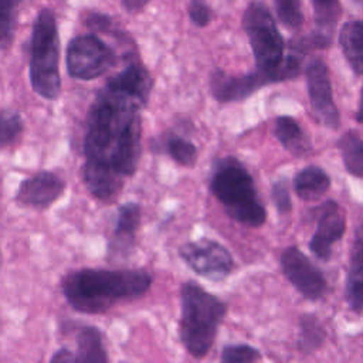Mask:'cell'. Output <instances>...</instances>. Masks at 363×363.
I'll return each mask as SVG.
<instances>
[{"instance_id": "obj_1", "label": "cell", "mask_w": 363, "mask_h": 363, "mask_svg": "<svg viewBox=\"0 0 363 363\" xmlns=\"http://www.w3.org/2000/svg\"><path fill=\"white\" fill-rule=\"evenodd\" d=\"M153 77L138 48L125 52V65L96 91L82 135V184L102 201L113 200L132 177L142 155V112L153 89Z\"/></svg>"}, {"instance_id": "obj_2", "label": "cell", "mask_w": 363, "mask_h": 363, "mask_svg": "<svg viewBox=\"0 0 363 363\" xmlns=\"http://www.w3.org/2000/svg\"><path fill=\"white\" fill-rule=\"evenodd\" d=\"M153 277L142 268H78L60 281L67 303L78 313L101 315L115 305L142 298Z\"/></svg>"}, {"instance_id": "obj_3", "label": "cell", "mask_w": 363, "mask_h": 363, "mask_svg": "<svg viewBox=\"0 0 363 363\" xmlns=\"http://www.w3.org/2000/svg\"><path fill=\"white\" fill-rule=\"evenodd\" d=\"M241 27L254 55V69L269 77L274 84L301 74L303 52L289 45L291 50L285 54V41L265 3L251 0L242 13Z\"/></svg>"}, {"instance_id": "obj_4", "label": "cell", "mask_w": 363, "mask_h": 363, "mask_svg": "<svg viewBox=\"0 0 363 363\" xmlns=\"http://www.w3.org/2000/svg\"><path fill=\"white\" fill-rule=\"evenodd\" d=\"M208 190L235 223L250 228L265 224L267 208L259 199L255 182L244 163L235 156H223L213 160Z\"/></svg>"}, {"instance_id": "obj_5", "label": "cell", "mask_w": 363, "mask_h": 363, "mask_svg": "<svg viewBox=\"0 0 363 363\" xmlns=\"http://www.w3.org/2000/svg\"><path fill=\"white\" fill-rule=\"evenodd\" d=\"M227 303L194 281L180 285L179 339L194 359H203L214 345Z\"/></svg>"}, {"instance_id": "obj_6", "label": "cell", "mask_w": 363, "mask_h": 363, "mask_svg": "<svg viewBox=\"0 0 363 363\" xmlns=\"http://www.w3.org/2000/svg\"><path fill=\"white\" fill-rule=\"evenodd\" d=\"M28 81L31 89L45 101L61 95V41L55 13L43 7L37 11L28 38Z\"/></svg>"}, {"instance_id": "obj_7", "label": "cell", "mask_w": 363, "mask_h": 363, "mask_svg": "<svg viewBox=\"0 0 363 363\" xmlns=\"http://www.w3.org/2000/svg\"><path fill=\"white\" fill-rule=\"evenodd\" d=\"M118 62L116 51L96 33L72 37L65 50V68L72 79L94 81Z\"/></svg>"}, {"instance_id": "obj_8", "label": "cell", "mask_w": 363, "mask_h": 363, "mask_svg": "<svg viewBox=\"0 0 363 363\" xmlns=\"http://www.w3.org/2000/svg\"><path fill=\"white\" fill-rule=\"evenodd\" d=\"M177 254L194 274L213 282H221L228 278L235 267L228 248L207 237L183 242Z\"/></svg>"}, {"instance_id": "obj_9", "label": "cell", "mask_w": 363, "mask_h": 363, "mask_svg": "<svg viewBox=\"0 0 363 363\" xmlns=\"http://www.w3.org/2000/svg\"><path fill=\"white\" fill-rule=\"evenodd\" d=\"M306 89L313 118L323 126L336 130L340 125V112L333 98L328 65L320 58H312L305 67Z\"/></svg>"}, {"instance_id": "obj_10", "label": "cell", "mask_w": 363, "mask_h": 363, "mask_svg": "<svg viewBox=\"0 0 363 363\" xmlns=\"http://www.w3.org/2000/svg\"><path fill=\"white\" fill-rule=\"evenodd\" d=\"M279 267L286 281L308 301H319L328 291L323 272L299 250L289 245L279 255Z\"/></svg>"}, {"instance_id": "obj_11", "label": "cell", "mask_w": 363, "mask_h": 363, "mask_svg": "<svg viewBox=\"0 0 363 363\" xmlns=\"http://www.w3.org/2000/svg\"><path fill=\"white\" fill-rule=\"evenodd\" d=\"M313 211L316 227L308 247L316 259L326 262L332 257L333 245L346 233V214L336 200H326Z\"/></svg>"}, {"instance_id": "obj_12", "label": "cell", "mask_w": 363, "mask_h": 363, "mask_svg": "<svg viewBox=\"0 0 363 363\" xmlns=\"http://www.w3.org/2000/svg\"><path fill=\"white\" fill-rule=\"evenodd\" d=\"M269 84H274L272 79L257 69L233 75L221 68H214L208 78L210 95L220 104L245 101L258 89Z\"/></svg>"}, {"instance_id": "obj_13", "label": "cell", "mask_w": 363, "mask_h": 363, "mask_svg": "<svg viewBox=\"0 0 363 363\" xmlns=\"http://www.w3.org/2000/svg\"><path fill=\"white\" fill-rule=\"evenodd\" d=\"M65 189L67 182L60 174L40 170L20 182L14 200L23 207L47 210L64 196Z\"/></svg>"}, {"instance_id": "obj_14", "label": "cell", "mask_w": 363, "mask_h": 363, "mask_svg": "<svg viewBox=\"0 0 363 363\" xmlns=\"http://www.w3.org/2000/svg\"><path fill=\"white\" fill-rule=\"evenodd\" d=\"M142 221V207L136 201L122 203L116 210L112 237L108 244L111 261L128 258L135 247L136 233Z\"/></svg>"}, {"instance_id": "obj_15", "label": "cell", "mask_w": 363, "mask_h": 363, "mask_svg": "<svg viewBox=\"0 0 363 363\" xmlns=\"http://www.w3.org/2000/svg\"><path fill=\"white\" fill-rule=\"evenodd\" d=\"M315 13V30L311 35L294 43L303 52L309 48H328L340 14L339 0H311Z\"/></svg>"}, {"instance_id": "obj_16", "label": "cell", "mask_w": 363, "mask_h": 363, "mask_svg": "<svg viewBox=\"0 0 363 363\" xmlns=\"http://www.w3.org/2000/svg\"><path fill=\"white\" fill-rule=\"evenodd\" d=\"M345 299L353 313L360 315L363 312V221L356 227L350 245Z\"/></svg>"}, {"instance_id": "obj_17", "label": "cell", "mask_w": 363, "mask_h": 363, "mask_svg": "<svg viewBox=\"0 0 363 363\" xmlns=\"http://www.w3.org/2000/svg\"><path fill=\"white\" fill-rule=\"evenodd\" d=\"M149 147L153 153L164 155L183 167H193L199 157L197 146L174 130H167L156 136L150 140Z\"/></svg>"}, {"instance_id": "obj_18", "label": "cell", "mask_w": 363, "mask_h": 363, "mask_svg": "<svg viewBox=\"0 0 363 363\" xmlns=\"http://www.w3.org/2000/svg\"><path fill=\"white\" fill-rule=\"evenodd\" d=\"M272 133L278 143L295 157H306L312 153V142L299 122L288 115L275 119Z\"/></svg>"}, {"instance_id": "obj_19", "label": "cell", "mask_w": 363, "mask_h": 363, "mask_svg": "<svg viewBox=\"0 0 363 363\" xmlns=\"http://www.w3.org/2000/svg\"><path fill=\"white\" fill-rule=\"evenodd\" d=\"M295 194L303 201H313L330 189V176L316 164L302 167L292 179Z\"/></svg>"}, {"instance_id": "obj_20", "label": "cell", "mask_w": 363, "mask_h": 363, "mask_svg": "<svg viewBox=\"0 0 363 363\" xmlns=\"http://www.w3.org/2000/svg\"><path fill=\"white\" fill-rule=\"evenodd\" d=\"M339 45L352 71L363 75V20H349L342 26Z\"/></svg>"}, {"instance_id": "obj_21", "label": "cell", "mask_w": 363, "mask_h": 363, "mask_svg": "<svg viewBox=\"0 0 363 363\" xmlns=\"http://www.w3.org/2000/svg\"><path fill=\"white\" fill-rule=\"evenodd\" d=\"M77 363H106L108 352L104 343V336L99 328L85 325L77 332Z\"/></svg>"}, {"instance_id": "obj_22", "label": "cell", "mask_w": 363, "mask_h": 363, "mask_svg": "<svg viewBox=\"0 0 363 363\" xmlns=\"http://www.w3.org/2000/svg\"><path fill=\"white\" fill-rule=\"evenodd\" d=\"M337 149L346 172L363 179V139L356 130H346L337 140Z\"/></svg>"}, {"instance_id": "obj_23", "label": "cell", "mask_w": 363, "mask_h": 363, "mask_svg": "<svg viewBox=\"0 0 363 363\" xmlns=\"http://www.w3.org/2000/svg\"><path fill=\"white\" fill-rule=\"evenodd\" d=\"M326 340V330L320 320L311 313H305L299 319L296 347L303 354L315 353Z\"/></svg>"}, {"instance_id": "obj_24", "label": "cell", "mask_w": 363, "mask_h": 363, "mask_svg": "<svg viewBox=\"0 0 363 363\" xmlns=\"http://www.w3.org/2000/svg\"><path fill=\"white\" fill-rule=\"evenodd\" d=\"M23 0H0V51H9L13 45L18 11Z\"/></svg>"}, {"instance_id": "obj_25", "label": "cell", "mask_w": 363, "mask_h": 363, "mask_svg": "<svg viewBox=\"0 0 363 363\" xmlns=\"http://www.w3.org/2000/svg\"><path fill=\"white\" fill-rule=\"evenodd\" d=\"M24 130L21 113L13 108L0 111V150L11 149L17 145Z\"/></svg>"}, {"instance_id": "obj_26", "label": "cell", "mask_w": 363, "mask_h": 363, "mask_svg": "<svg viewBox=\"0 0 363 363\" xmlns=\"http://www.w3.org/2000/svg\"><path fill=\"white\" fill-rule=\"evenodd\" d=\"M274 9L279 21L289 30H298L302 27V0H274Z\"/></svg>"}, {"instance_id": "obj_27", "label": "cell", "mask_w": 363, "mask_h": 363, "mask_svg": "<svg viewBox=\"0 0 363 363\" xmlns=\"http://www.w3.org/2000/svg\"><path fill=\"white\" fill-rule=\"evenodd\" d=\"M262 359L261 352L245 343H237V345H225L221 350L220 360L223 363H252Z\"/></svg>"}, {"instance_id": "obj_28", "label": "cell", "mask_w": 363, "mask_h": 363, "mask_svg": "<svg viewBox=\"0 0 363 363\" xmlns=\"http://www.w3.org/2000/svg\"><path fill=\"white\" fill-rule=\"evenodd\" d=\"M187 17L194 27H207L214 17L213 9L206 0H187Z\"/></svg>"}, {"instance_id": "obj_29", "label": "cell", "mask_w": 363, "mask_h": 363, "mask_svg": "<svg viewBox=\"0 0 363 363\" xmlns=\"http://www.w3.org/2000/svg\"><path fill=\"white\" fill-rule=\"evenodd\" d=\"M271 199L279 214H289L292 211V199L289 184L285 177L275 180L271 186Z\"/></svg>"}, {"instance_id": "obj_30", "label": "cell", "mask_w": 363, "mask_h": 363, "mask_svg": "<svg viewBox=\"0 0 363 363\" xmlns=\"http://www.w3.org/2000/svg\"><path fill=\"white\" fill-rule=\"evenodd\" d=\"M50 362H52V363H77L75 362V352H72L71 349H68L65 346L60 347L51 354Z\"/></svg>"}, {"instance_id": "obj_31", "label": "cell", "mask_w": 363, "mask_h": 363, "mask_svg": "<svg viewBox=\"0 0 363 363\" xmlns=\"http://www.w3.org/2000/svg\"><path fill=\"white\" fill-rule=\"evenodd\" d=\"M150 1L152 0H121V6L128 14H139Z\"/></svg>"}, {"instance_id": "obj_32", "label": "cell", "mask_w": 363, "mask_h": 363, "mask_svg": "<svg viewBox=\"0 0 363 363\" xmlns=\"http://www.w3.org/2000/svg\"><path fill=\"white\" fill-rule=\"evenodd\" d=\"M356 121L359 123H363V85L360 89V98H359V105H357V111H356Z\"/></svg>"}, {"instance_id": "obj_33", "label": "cell", "mask_w": 363, "mask_h": 363, "mask_svg": "<svg viewBox=\"0 0 363 363\" xmlns=\"http://www.w3.org/2000/svg\"><path fill=\"white\" fill-rule=\"evenodd\" d=\"M354 1H357V3H363V0H354Z\"/></svg>"}, {"instance_id": "obj_34", "label": "cell", "mask_w": 363, "mask_h": 363, "mask_svg": "<svg viewBox=\"0 0 363 363\" xmlns=\"http://www.w3.org/2000/svg\"><path fill=\"white\" fill-rule=\"evenodd\" d=\"M0 184H1V182H0Z\"/></svg>"}, {"instance_id": "obj_35", "label": "cell", "mask_w": 363, "mask_h": 363, "mask_svg": "<svg viewBox=\"0 0 363 363\" xmlns=\"http://www.w3.org/2000/svg\"><path fill=\"white\" fill-rule=\"evenodd\" d=\"M0 264H1V262H0Z\"/></svg>"}]
</instances>
